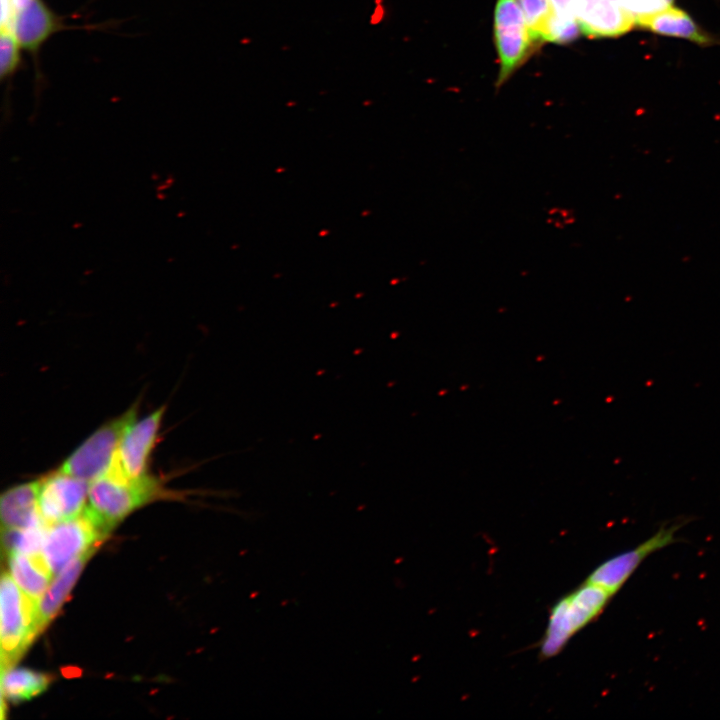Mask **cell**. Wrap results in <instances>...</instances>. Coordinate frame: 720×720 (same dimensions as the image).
Instances as JSON below:
<instances>
[{
	"mask_svg": "<svg viewBox=\"0 0 720 720\" xmlns=\"http://www.w3.org/2000/svg\"><path fill=\"white\" fill-rule=\"evenodd\" d=\"M164 495L161 482L147 474L125 476L114 464L106 474L89 483L84 513L105 534L140 507Z\"/></svg>",
	"mask_w": 720,
	"mask_h": 720,
	"instance_id": "obj_1",
	"label": "cell"
},
{
	"mask_svg": "<svg viewBox=\"0 0 720 720\" xmlns=\"http://www.w3.org/2000/svg\"><path fill=\"white\" fill-rule=\"evenodd\" d=\"M1 671L21 658L35 637L37 603L16 584L11 574L3 572L0 584Z\"/></svg>",
	"mask_w": 720,
	"mask_h": 720,
	"instance_id": "obj_2",
	"label": "cell"
},
{
	"mask_svg": "<svg viewBox=\"0 0 720 720\" xmlns=\"http://www.w3.org/2000/svg\"><path fill=\"white\" fill-rule=\"evenodd\" d=\"M136 406L113 418L88 436L59 466L61 471L91 482L114 466L121 437L137 416Z\"/></svg>",
	"mask_w": 720,
	"mask_h": 720,
	"instance_id": "obj_3",
	"label": "cell"
},
{
	"mask_svg": "<svg viewBox=\"0 0 720 720\" xmlns=\"http://www.w3.org/2000/svg\"><path fill=\"white\" fill-rule=\"evenodd\" d=\"M611 594L585 581L576 591L560 600L552 609L541 653L550 657L559 652L567 640L600 614Z\"/></svg>",
	"mask_w": 720,
	"mask_h": 720,
	"instance_id": "obj_4",
	"label": "cell"
},
{
	"mask_svg": "<svg viewBox=\"0 0 720 720\" xmlns=\"http://www.w3.org/2000/svg\"><path fill=\"white\" fill-rule=\"evenodd\" d=\"M83 512L81 515L48 526L42 555L56 576L80 555L96 550L106 537Z\"/></svg>",
	"mask_w": 720,
	"mask_h": 720,
	"instance_id": "obj_5",
	"label": "cell"
},
{
	"mask_svg": "<svg viewBox=\"0 0 720 720\" xmlns=\"http://www.w3.org/2000/svg\"><path fill=\"white\" fill-rule=\"evenodd\" d=\"M494 34L500 62L497 79L500 85L527 59L536 42L516 0H497Z\"/></svg>",
	"mask_w": 720,
	"mask_h": 720,
	"instance_id": "obj_6",
	"label": "cell"
},
{
	"mask_svg": "<svg viewBox=\"0 0 720 720\" xmlns=\"http://www.w3.org/2000/svg\"><path fill=\"white\" fill-rule=\"evenodd\" d=\"M89 482L57 469L38 479V510L48 525L81 515Z\"/></svg>",
	"mask_w": 720,
	"mask_h": 720,
	"instance_id": "obj_7",
	"label": "cell"
},
{
	"mask_svg": "<svg viewBox=\"0 0 720 720\" xmlns=\"http://www.w3.org/2000/svg\"><path fill=\"white\" fill-rule=\"evenodd\" d=\"M166 408H157L143 418L134 419L125 429L117 451L115 466L129 478L148 474L152 452L158 441Z\"/></svg>",
	"mask_w": 720,
	"mask_h": 720,
	"instance_id": "obj_8",
	"label": "cell"
},
{
	"mask_svg": "<svg viewBox=\"0 0 720 720\" xmlns=\"http://www.w3.org/2000/svg\"><path fill=\"white\" fill-rule=\"evenodd\" d=\"M558 13L573 16L589 37H617L631 30L635 20L614 0H550Z\"/></svg>",
	"mask_w": 720,
	"mask_h": 720,
	"instance_id": "obj_9",
	"label": "cell"
},
{
	"mask_svg": "<svg viewBox=\"0 0 720 720\" xmlns=\"http://www.w3.org/2000/svg\"><path fill=\"white\" fill-rule=\"evenodd\" d=\"M682 525V520H680L661 527L652 537L637 547L605 561L590 574L586 581L615 594L646 557L676 541V533Z\"/></svg>",
	"mask_w": 720,
	"mask_h": 720,
	"instance_id": "obj_10",
	"label": "cell"
},
{
	"mask_svg": "<svg viewBox=\"0 0 720 720\" xmlns=\"http://www.w3.org/2000/svg\"><path fill=\"white\" fill-rule=\"evenodd\" d=\"M58 26L56 16L41 0H31L16 14L11 33L21 48L32 52L36 51Z\"/></svg>",
	"mask_w": 720,
	"mask_h": 720,
	"instance_id": "obj_11",
	"label": "cell"
},
{
	"mask_svg": "<svg viewBox=\"0 0 720 720\" xmlns=\"http://www.w3.org/2000/svg\"><path fill=\"white\" fill-rule=\"evenodd\" d=\"M2 529H25L43 519L38 510V480L15 485L0 498Z\"/></svg>",
	"mask_w": 720,
	"mask_h": 720,
	"instance_id": "obj_12",
	"label": "cell"
},
{
	"mask_svg": "<svg viewBox=\"0 0 720 720\" xmlns=\"http://www.w3.org/2000/svg\"><path fill=\"white\" fill-rule=\"evenodd\" d=\"M96 550H90L71 561L48 586L37 603V627L41 632L56 616L64 601L70 594L86 562Z\"/></svg>",
	"mask_w": 720,
	"mask_h": 720,
	"instance_id": "obj_13",
	"label": "cell"
},
{
	"mask_svg": "<svg viewBox=\"0 0 720 720\" xmlns=\"http://www.w3.org/2000/svg\"><path fill=\"white\" fill-rule=\"evenodd\" d=\"M9 570L19 588L35 603L43 596L53 577L42 553L7 555Z\"/></svg>",
	"mask_w": 720,
	"mask_h": 720,
	"instance_id": "obj_14",
	"label": "cell"
},
{
	"mask_svg": "<svg viewBox=\"0 0 720 720\" xmlns=\"http://www.w3.org/2000/svg\"><path fill=\"white\" fill-rule=\"evenodd\" d=\"M635 24L658 34L684 38L701 45L713 42L712 38L701 30L687 13L671 6L639 18Z\"/></svg>",
	"mask_w": 720,
	"mask_h": 720,
	"instance_id": "obj_15",
	"label": "cell"
},
{
	"mask_svg": "<svg viewBox=\"0 0 720 720\" xmlns=\"http://www.w3.org/2000/svg\"><path fill=\"white\" fill-rule=\"evenodd\" d=\"M51 677L27 668H9L2 671L1 694L11 703L27 701L43 693Z\"/></svg>",
	"mask_w": 720,
	"mask_h": 720,
	"instance_id": "obj_16",
	"label": "cell"
},
{
	"mask_svg": "<svg viewBox=\"0 0 720 720\" xmlns=\"http://www.w3.org/2000/svg\"><path fill=\"white\" fill-rule=\"evenodd\" d=\"M48 524L44 520L25 529H2V544L7 555L42 553Z\"/></svg>",
	"mask_w": 720,
	"mask_h": 720,
	"instance_id": "obj_17",
	"label": "cell"
},
{
	"mask_svg": "<svg viewBox=\"0 0 720 720\" xmlns=\"http://www.w3.org/2000/svg\"><path fill=\"white\" fill-rule=\"evenodd\" d=\"M519 4L531 36L535 42L543 40V35L553 14L550 0H516Z\"/></svg>",
	"mask_w": 720,
	"mask_h": 720,
	"instance_id": "obj_18",
	"label": "cell"
},
{
	"mask_svg": "<svg viewBox=\"0 0 720 720\" xmlns=\"http://www.w3.org/2000/svg\"><path fill=\"white\" fill-rule=\"evenodd\" d=\"M579 32H581L579 24L573 16L558 13L554 10V14L544 32L543 40L568 43L575 40Z\"/></svg>",
	"mask_w": 720,
	"mask_h": 720,
	"instance_id": "obj_19",
	"label": "cell"
},
{
	"mask_svg": "<svg viewBox=\"0 0 720 720\" xmlns=\"http://www.w3.org/2000/svg\"><path fill=\"white\" fill-rule=\"evenodd\" d=\"M19 48H21L20 45L10 31H1L0 72L2 78L15 71L19 63Z\"/></svg>",
	"mask_w": 720,
	"mask_h": 720,
	"instance_id": "obj_20",
	"label": "cell"
},
{
	"mask_svg": "<svg viewBox=\"0 0 720 720\" xmlns=\"http://www.w3.org/2000/svg\"><path fill=\"white\" fill-rule=\"evenodd\" d=\"M636 22L637 19L660 12L671 6L673 0H614Z\"/></svg>",
	"mask_w": 720,
	"mask_h": 720,
	"instance_id": "obj_21",
	"label": "cell"
},
{
	"mask_svg": "<svg viewBox=\"0 0 720 720\" xmlns=\"http://www.w3.org/2000/svg\"><path fill=\"white\" fill-rule=\"evenodd\" d=\"M31 0H1V31H11L16 14Z\"/></svg>",
	"mask_w": 720,
	"mask_h": 720,
	"instance_id": "obj_22",
	"label": "cell"
}]
</instances>
